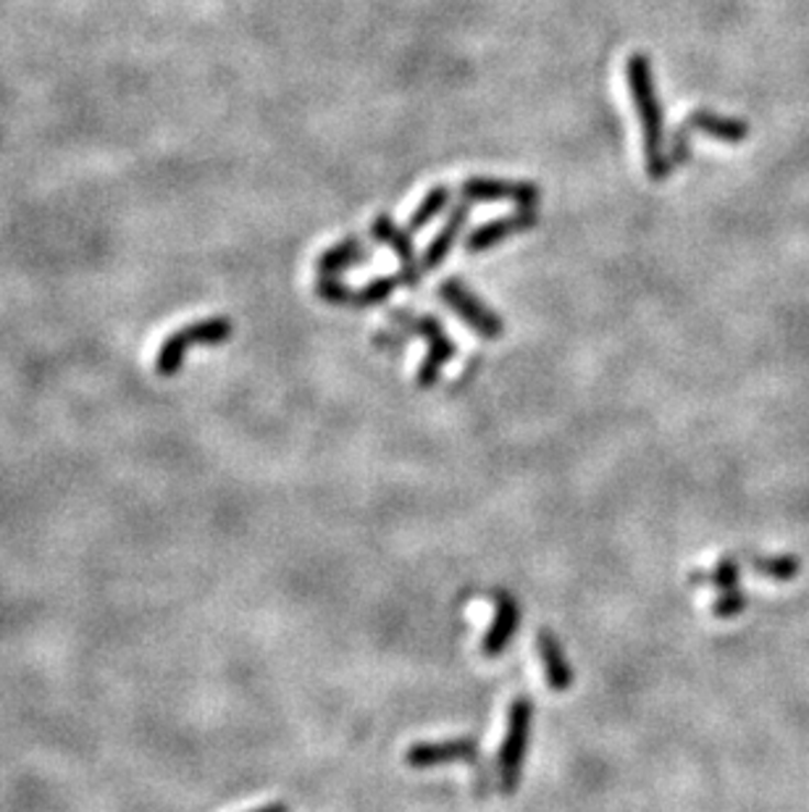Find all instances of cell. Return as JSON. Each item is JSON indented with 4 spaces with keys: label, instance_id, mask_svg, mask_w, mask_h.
Masks as SVG:
<instances>
[{
    "label": "cell",
    "instance_id": "19",
    "mask_svg": "<svg viewBox=\"0 0 809 812\" xmlns=\"http://www.w3.org/2000/svg\"><path fill=\"white\" fill-rule=\"evenodd\" d=\"M744 608V597H741L736 589H728V592H723V597H718L714 600V615H720V619H731V615H736L739 610Z\"/></svg>",
    "mask_w": 809,
    "mask_h": 812
},
{
    "label": "cell",
    "instance_id": "3",
    "mask_svg": "<svg viewBox=\"0 0 809 812\" xmlns=\"http://www.w3.org/2000/svg\"><path fill=\"white\" fill-rule=\"evenodd\" d=\"M531 721H534V704L529 697H518L510 702L508 713V731L500 747V789L505 797H512V791L521 783V770L529 749Z\"/></svg>",
    "mask_w": 809,
    "mask_h": 812
},
{
    "label": "cell",
    "instance_id": "6",
    "mask_svg": "<svg viewBox=\"0 0 809 812\" xmlns=\"http://www.w3.org/2000/svg\"><path fill=\"white\" fill-rule=\"evenodd\" d=\"M440 298L450 308H453L457 315H461L465 324L474 329L478 337H484V340H500L502 337L505 326H502L500 315H497L495 311H489V308L484 305L481 300H478L476 294L470 292L461 279L442 281Z\"/></svg>",
    "mask_w": 809,
    "mask_h": 812
},
{
    "label": "cell",
    "instance_id": "14",
    "mask_svg": "<svg viewBox=\"0 0 809 812\" xmlns=\"http://www.w3.org/2000/svg\"><path fill=\"white\" fill-rule=\"evenodd\" d=\"M368 253L366 247L361 245V240L357 237H350L345 240V243H336L332 251H326L319 258V277H336V274L347 271L350 266L361 264V260H366Z\"/></svg>",
    "mask_w": 809,
    "mask_h": 812
},
{
    "label": "cell",
    "instance_id": "16",
    "mask_svg": "<svg viewBox=\"0 0 809 812\" xmlns=\"http://www.w3.org/2000/svg\"><path fill=\"white\" fill-rule=\"evenodd\" d=\"M397 285H402L400 277L376 279V281H370L368 287L353 290V298H350V303H353V305H376V303H381V300H387L389 294L395 292Z\"/></svg>",
    "mask_w": 809,
    "mask_h": 812
},
{
    "label": "cell",
    "instance_id": "13",
    "mask_svg": "<svg viewBox=\"0 0 809 812\" xmlns=\"http://www.w3.org/2000/svg\"><path fill=\"white\" fill-rule=\"evenodd\" d=\"M468 213H470L468 200H463V203H457L453 208V211H450L447 224L442 226V232L436 234L434 240H431V245L426 247V253H423L421 271H434V268L442 266V260L447 258L450 251H453V245L457 243V237H461L465 221H468Z\"/></svg>",
    "mask_w": 809,
    "mask_h": 812
},
{
    "label": "cell",
    "instance_id": "12",
    "mask_svg": "<svg viewBox=\"0 0 809 812\" xmlns=\"http://www.w3.org/2000/svg\"><path fill=\"white\" fill-rule=\"evenodd\" d=\"M536 649L539 660L544 666V679H547L552 691H568L573 687V670L568 666L563 647H559L557 636L552 631L542 629L536 634Z\"/></svg>",
    "mask_w": 809,
    "mask_h": 812
},
{
    "label": "cell",
    "instance_id": "20",
    "mask_svg": "<svg viewBox=\"0 0 809 812\" xmlns=\"http://www.w3.org/2000/svg\"><path fill=\"white\" fill-rule=\"evenodd\" d=\"M251 812H289V808H287V804H281V802H271V804H263V808L251 810Z\"/></svg>",
    "mask_w": 809,
    "mask_h": 812
},
{
    "label": "cell",
    "instance_id": "4",
    "mask_svg": "<svg viewBox=\"0 0 809 812\" xmlns=\"http://www.w3.org/2000/svg\"><path fill=\"white\" fill-rule=\"evenodd\" d=\"M397 321L404 326H410L415 334H421V337L429 342L426 358H423L421 368H418V385L421 387L436 385V379H440V374H442V366L455 358V342L444 334L442 324L434 319V315H418L415 319V315L397 313Z\"/></svg>",
    "mask_w": 809,
    "mask_h": 812
},
{
    "label": "cell",
    "instance_id": "9",
    "mask_svg": "<svg viewBox=\"0 0 809 812\" xmlns=\"http://www.w3.org/2000/svg\"><path fill=\"white\" fill-rule=\"evenodd\" d=\"M463 200H516L521 208L536 205L539 190L529 182H502V179H465Z\"/></svg>",
    "mask_w": 809,
    "mask_h": 812
},
{
    "label": "cell",
    "instance_id": "5",
    "mask_svg": "<svg viewBox=\"0 0 809 812\" xmlns=\"http://www.w3.org/2000/svg\"><path fill=\"white\" fill-rule=\"evenodd\" d=\"M699 130L710 134L714 140H723L728 145H736L741 140L750 137V124L741 122V119H725L718 116L712 111H694L686 126L673 134V153H671V166L684 164L689 158V132Z\"/></svg>",
    "mask_w": 809,
    "mask_h": 812
},
{
    "label": "cell",
    "instance_id": "10",
    "mask_svg": "<svg viewBox=\"0 0 809 812\" xmlns=\"http://www.w3.org/2000/svg\"><path fill=\"white\" fill-rule=\"evenodd\" d=\"M370 234H374L376 243H384L387 247H392L397 258H400L402 266V285L415 287L418 279H421V266L415 264V253H413V240H410L408 232H402L400 226L395 224L389 216H379L370 226Z\"/></svg>",
    "mask_w": 809,
    "mask_h": 812
},
{
    "label": "cell",
    "instance_id": "15",
    "mask_svg": "<svg viewBox=\"0 0 809 812\" xmlns=\"http://www.w3.org/2000/svg\"><path fill=\"white\" fill-rule=\"evenodd\" d=\"M450 205V187H434V190H429L426 198L421 200V205L415 208L413 216H410V232H423L426 226L434 221L440 213L444 211V208Z\"/></svg>",
    "mask_w": 809,
    "mask_h": 812
},
{
    "label": "cell",
    "instance_id": "8",
    "mask_svg": "<svg viewBox=\"0 0 809 812\" xmlns=\"http://www.w3.org/2000/svg\"><path fill=\"white\" fill-rule=\"evenodd\" d=\"M495 600V619H491V626L481 642V653L487 657H500L508 649L512 636H516L518 623H521V608H518L516 597L497 592Z\"/></svg>",
    "mask_w": 809,
    "mask_h": 812
},
{
    "label": "cell",
    "instance_id": "17",
    "mask_svg": "<svg viewBox=\"0 0 809 812\" xmlns=\"http://www.w3.org/2000/svg\"><path fill=\"white\" fill-rule=\"evenodd\" d=\"M315 290H319V298L326 300V303H350V298H353V290L334 277H321Z\"/></svg>",
    "mask_w": 809,
    "mask_h": 812
},
{
    "label": "cell",
    "instance_id": "11",
    "mask_svg": "<svg viewBox=\"0 0 809 812\" xmlns=\"http://www.w3.org/2000/svg\"><path fill=\"white\" fill-rule=\"evenodd\" d=\"M534 224H536V213L529 211V208H523L521 213H512V216H502V219L481 224L478 230L470 232L468 243L465 245H468V253H484V251H489L491 245L512 237V234L531 230Z\"/></svg>",
    "mask_w": 809,
    "mask_h": 812
},
{
    "label": "cell",
    "instance_id": "2",
    "mask_svg": "<svg viewBox=\"0 0 809 812\" xmlns=\"http://www.w3.org/2000/svg\"><path fill=\"white\" fill-rule=\"evenodd\" d=\"M229 337H232V321L226 315H211V319L181 326L160 342V351L155 355V374L164 376V379H171V376L181 371L187 353L192 347L224 345Z\"/></svg>",
    "mask_w": 809,
    "mask_h": 812
},
{
    "label": "cell",
    "instance_id": "18",
    "mask_svg": "<svg viewBox=\"0 0 809 812\" xmlns=\"http://www.w3.org/2000/svg\"><path fill=\"white\" fill-rule=\"evenodd\" d=\"M702 579L710 581L712 587H718V589H723V592H728V589L736 587L739 568H736V563H733V560H723L718 566V570H714V574H707V576H702Z\"/></svg>",
    "mask_w": 809,
    "mask_h": 812
},
{
    "label": "cell",
    "instance_id": "7",
    "mask_svg": "<svg viewBox=\"0 0 809 812\" xmlns=\"http://www.w3.org/2000/svg\"><path fill=\"white\" fill-rule=\"evenodd\" d=\"M404 763L418 770L447 763H478V742L468 739V736L444 742H421L404 752Z\"/></svg>",
    "mask_w": 809,
    "mask_h": 812
},
{
    "label": "cell",
    "instance_id": "1",
    "mask_svg": "<svg viewBox=\"0 0 809 812\" xmlns=\"http://www.w3.org/2000/svg\"><path fill=\"white\" fill-rule=\"evenodd\" d=\"M625 77H629V90L636 105L639 119H642L644 132V160L646 174L655 182L671 174V158L665 156V130H663V105H660L655 82H652V69L644 53H633L625 64Z\"/></svg>",
    "mask_w": 809,
    "mask_h": 812
}]
</instances>
